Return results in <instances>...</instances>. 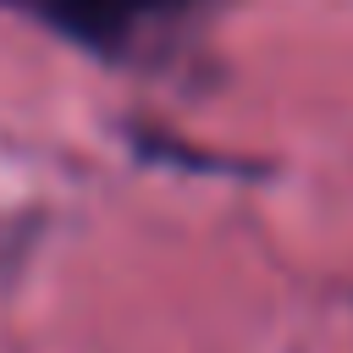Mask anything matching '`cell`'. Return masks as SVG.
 I'll list each match as a JSON object with an SVG mask.
<instances>
[{
  "instance_id": "6da1fadb",
  "label": "cell",
  "mask_w": 353,
  "mask_h": 353,
  "mask_svg": "<svg viewBox=\"0 0 353 353\" xmlns=\"http://www.w3.org/2000/svg\"><path fill=\"white\" fill-rule=\"evenodd\" d=\"M188 6L193 0H0V11H22L99 61H127L154 22Z\"/></svg>"
}]
</instances>
